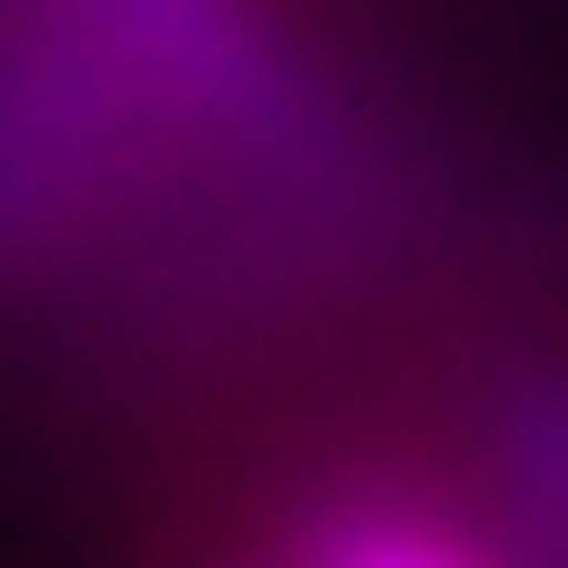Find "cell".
I'll list each match as a JSON object with an SVG mask.
<instances>
[{"instance_id": "obj_1", "label": "cell", "mask_w": 568, "mask_h": 568, "mask_svg": "<svg viewBox=\"0 0 568 568\" xmlns=\"http://www.w3.org/2000/svg\"><path fill=\"white\" fill-rule=\"evenodd\" d=\"M303 568H471V557H459L448 532H424L412 508H327L315 545H303Z\"/></svg>"}]
</instances>
